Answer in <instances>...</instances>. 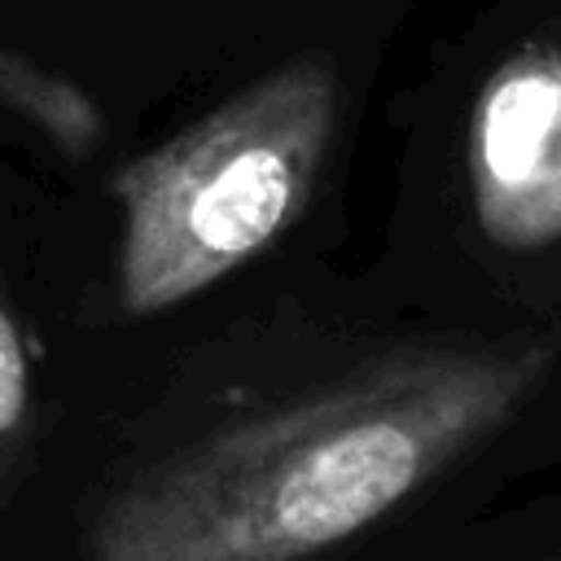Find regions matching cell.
<instances>
[{
  "mask_svg": "<svg viewBox=\"0 0 561 561\" xmlns=\"http://www.w3.org/2000/svg\"><path fill=\"white\" fill-rule=\"evenodd\" d=\"M0 105L22 114L39 136H48L66 158H92L105 136L96 101L70 79L18 57L0 44Z\"/></svg>",
  "mask_w": 561,
  "mask_h": 561,
  "instance_id": "obj_4",
  "label": "cell"
},
{
  "mask_svg": "<svg viewBox=\"0 0 561 561\" xmlns=\"http://www.w3.org/2000/svg\"><path fill=\"white\" fill-rule=\"evenodd\" d=\"M465 180L478 232L508 254L561 241V39L517 44L482 79L469 131Z\"/></svg>",
  "mask_w": 561,
  "mask_h": 561,
  "instance_id": "obj_3",
  "label": "cell"
},
{
  "mask_svg": "<svg viewBox=\"0 0 561 561\" xmlns=\"http://www.w3.org/2000/svg\"><path fill=\"white\" fill-rule=\"evenodd\" d=\"M561 329L421 337L118 460L70 561H329L495 443L552 381Z\"/></svg>",
  "mask_w": 561,
  "mask_h": 561,
  "instance_id": "obj_1",
  "label": "cell"
},
{
  "mask_svg": "<svg viewBox=\"0 0 561 561\" xmlns=\"http://www.w3.org/2000/svg\"><path fill=\"white\" fill-rule=\"evenodd\" d=\"M35 443H39L35 364L0 276V517L9 513L35 465Z\"/></svg>",
  "mask_w": 561,
  "mask_h": 561,
  "instance_id": "obj_5",
  "label": "cell"
},
{
  "mask_svg": "<svg viewBox=\"0 0 561 561\" xmlns=\"http://www.w3.org/2000/svg\"><path fill=\"white\" fill-rule=\"evenodd\" d=\"M342 105L337 66L298 53L131 158L110 184L118 311L162 316L272 250L320 184Z\"/></svg>",
  "mask_w": 561,
  "mask_h": 561,
  "instance_id": "obj_2",
  "label": "cell"
},
{
  "mask_svg": "<svg viewBox=\"0 0 561 561\" xmlns=\"http://www.w3.org/2000/svg\"><path fill=\"white\" fill-rule=\"evenodd\" d=\"M535 561H561V543H557L552 552H543V557H535Z\"/></svg>",
  "mask_w": 561,
  "mask_h": 561,
  "instance_id": "obj_6",
  "label": "cell"
}]
</instances>
